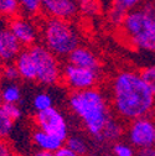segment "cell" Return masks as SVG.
I'll use <instances>...</instances> for the list:
<instances>
[{"label":"cell","mask_w":155,"mask_h":156,"mask_svg":"<svg viewBox=\"0 0 155 156\" xmlns=\"http://www.w3.org/2000/svg\"><path fill=\"white\" fill-rule=\"evenodd\" d=\"M110 102L118 118L130 122L149 116L155 109V95L140 72L122 69L110 83Z\"/></svg>","instance_id":"1"},{"label":"cell","mask_w":155,"mask_h":156,"mask_svg":"<svg viewBox=\"0 0 155 156\" xmlns=\"http://www.w3.org/2000/svg\"><path fill=\"white\" fill-rule=\"evenodd\" d=\"M68 107L94 140L113 118L107 95L96 87L83 90H71Z\"/></svg>","instance_id":"2"},{"label":"cell","mask_w":155,"mask_h":156,"mask_svg":"<svg viewBox=\"0 0 155 156\" xmlns=\"http://www.w3.org/2000/svg\"><path fill=\"white\" fill-rule=\"evenodd\" d=\"M118 29L128 45L155 53V16L143 5L128 11Z\"/></svg>","instance_id":"3"},{"label":"cell","mask_w":155,"mask_h":156,"mask_svg":"<svg viewBox=\"0 0 155 156\" xmlns=\"http://www.w3.org/2000/svg\"><path fill=\"white\" fill-rule=\"evenodd\" d=\"M40 35L42 44L57 57H67L81 45V36L68 20L47 17L40 21Z\"/></svg>","instance_id":"4"},{"label":"cell","mask_w":155,"mask_h":156,"mask_svg":"<svg viewBox=\"0 0 155 156\" xmlns=\"http://www.w3.org/2000/svg\"><path fill=\"white\" fill-rule=\"evenodd\" d=\"M36 65V82L41 86H55L62 81V67L57 57L44 44L29 47Z\"/></svg>","instance_id":"5"},{"label":"cell","mask_w":155,"mask_h":156,"mask_svg":"<svg viewBox=\"0 0 155 156\" xmlns=\"http://www.w3.org/2000/svg\"><path fill=\"white\" fill-rule=\"evenodd\" d=\"M99 81V72L68 63L62 68V83L70 90L94 88Z\"/></svg>","instance_id":"6"},{"label":"cell","mask_w":155,"mask_h":156,"mask_svg":"<svg viewBox=\"0 0 155 156\" xmlns=\"http://www.w3.org/2000/svg\"><path fill=\"white\" fill-rule=\"evenodd\" d=\"M34 123L38 129H42L52 135H56L66 141L68 138V124L65 118V115L53 107L36 112L34 116Z\"/></svg>","instance_id":"7"},{"label":"cell","mask_w":155,"mask_h":156,"mask_svg":"<svg viewBox=\"0 0 155 156\" xmlns=\"http://www.w3.org/2000/svg\"><path fill=\"white\" fill-rule=\"evenodd\" d=\"M129 144L137 149L153 146L155 136V122L149 116H142L129 122L127 129Z\"/></svg>","instance_id":"8"},{"label":"cell","mask_w":155,"mask_h":156,"mask_svg":"<svg viewBox=\"0 0 155 156\" xmlns=\"http://www.w3.org/2000/svg\"><path fill=\"white\" fill-rule=\"evenodd\" d=\"M34 17L25 16L23 14L8 20V27L13 31L16 38L21 42L24 47H30L37 44L40 37V25L32 20Z\"/></svg>","instance_id":"9"},{"label":"cell","mask_w":155,"mask_h":156,"mask_svg":"<svg viewBox=\"0 0 155 156\" xmlns=\"http://www.w3.org/2000/svg\"><path fill=\"white\" fill-rule=\"evenodd\" d=\"M41 14L47 17L72 21L80 14V6L74 0H42Z\"/></svg>","instance_id":"10"},{"label":"cell","mask_w":155,"mask_h":156,"mask_svg":"<svg viewBox=\"0 0 155 156\" xmlns=\"http://www.w3.org/2000/svg\"><path fill=\"white\" fill-rule=\"evenodd\" d=\"M23 50L24 46L8 27V25L0 29V60L4 63H11Z\"/></svg>","instance_id":"11"},{"label":"cell","mask_w":155,"mask_h":156,"mask_svg":"<svg viewBox=\"0 0 155 156\" xmlns=\"http://www.w3.org/2000/svg\"><path fill=\"white\" fill-rule=\"evenodd\" d=\"M67 62L72 63L74 66L94 69V71H98V72L102 67L101 60H99V57L96 55V52H93L91 48H88L86 46H82V45L77 46L67 56Z\"/></svg>","instance_id":"12"},{"label":"cell","mask_w":155,"mask_h":156,"mask_svg":"<svg viewBox=\"0 0 155 156\" xmlns=\"http://www.w3.org/2000/svg\"><path fill=\"white\" fill-rule=\"evenodd\" d=\"M14 63L23 81L36 82V65L29 47H24V50L16 57Z\"/></svg>","instance_id":"13"},{"label":"cell","mask_w":155,"mask_h":156,"mask_svg":"<svg viewBox=\"0 0 155 156\" xmlns=\"http://www.w3.org/2000/svg\"><path fill=\"white\" fill-rule=\"evenodd\" d=\"M31 139H32L34 145L38 150L50 151V152H55L61 146L65 145V140H62L61 138H59V136H56V135H52L42 129H38V128L32 131Z\"/></svg>","instance_id":"14"},{"label":"cell","mask_w":155,"mask_h":156,"mask_svg":"<svg viewBox=\"0 0 155 156\" xmlns=\"http://www.w3.org/2000/svg\"><path fill=\"white\" fill-rule=\"evenodd\" d=\"M122 134H123V126H122V124L117 119H115V118H112L108 122V124L106 125V128L102 131V134L96 139V141L99 143V144L113 143V141H117Z\"/></svg>","instance_id":"15"},{"label":"cell","mask_w":155,"mask_h":156,"mask_svg":"<svg viewBox=\"0 0 155 156\" xmlns=\"http://www.w3.org/2000/svg\"><path fill=\"white\" fill-rule=\"evenodd\" d=\"M2 95L4 103L17 104L21 101V88L17 82H2Z\"/></svg>","instance_id":"16"},{"label":"cell","mask_w":155,"mask_h":156,"mask_svg":"<svg viewBox=\"0 0 155 156\" xmlns=\"http://www.w3.org/2000/svg\"><path fill=\"white\" fill-rule=\"evenodd\" d=\"M65 145L72 149L73 151H76L77 154H80L81 156H87L91 149L87 140L78 135H68V138L65 141Z\"/></svg>","instance_id":"17"},{"label":"cell","mask_w":155,"mask_h":156,"mask_svg":"<svg viewBox=\"0 0 155 156\" xmlns=\"http://www.w3.org/2000/svg\"><path fill=\"white\" fill-rule=\"evenodd\" d=\"M20 14V5L17 0H0V17L10 20Z\"/></svg>","instance_id":"18"},{"label":"cell","mask_w":155,"mask_h":156,"mask_svg":"<svg viewBox=\"0 0 155 156\" xmlns=\"http://www.w3.org/2000/svg\"><path fill=\"white\" fill-rule=\"evenodd\" d=\"M20 5V12L29 17H35L41 14L42 0H17Z\"/></svg>","instance_id":"19"},{"label":"cell","mask_w":155,"mask_h":156,"mask_svg":"<svg viewBox=\"0 0 155 156\" xmlns=\"http://www.w3.org/2000/svg\"><path fill=\"white\" fill-rule=\"evenodd\" d=\"M15 120L0 107V139H8L14 129Z\"/></svg>","instance_id":"20"},{"label":"cell","mask_w":155,"mask_h":156,"mask_svg":"<svg viewBox=\"0 0 155 156\" xmlns=\"http://www.w3.org/2000/svg\"><path fill=\"white\" fill-rule=\"evenodd\" d=\"M52 97L46 93V92H41V93H37L34 99H32V107L36 112H41L45 109H49L52 107Z\"/></svg>","instance_id":"21"},{"label":"cell","mask_w":155,"mask_h":156,"mask_svg":"<svg viewBox=\"0 0 155 156\" xmlns=\"http://www.w3.org/2000/svg\"><path fill=\"white\" fill-rule=\"evenodd\" d=\"M0 80L3 82H17L19 80H21L20 74H19V71H17L14 62L4 63L2 73H0Z\"/></svg>","instance_id":"22"},{"label":"cell","mask_w":155,"mask_h":156,"mask_svg":"<svg viewBox=\"0 0 155 156\" xmlns=\"http://www.w3.org/2000/svg\"><path fill=\"white\" fill-rule=\"evenodd\" d=\"M125 15H127V12L123 11L122 9L110 5V8L108 9V21L114 27H119L124 20Z\"/></svg>","instance_id":"23"},{"label":"cell","mask_w":155,"mask_h":156,"mask_svg":"<svg viewBox=\"0 0 155 156\" xmlns=\"http://www.w3.org/2000/svg\"><path fill=\"white\" fill-rule=\"evenodd\" d=\"M112 151H113V156H137L133 145H129V144L122 143V141L114 143Z\"/></svg>","instance_id":"24"},{"label":"cell","mask_w":155,"mask_h":156,"mask_svg":"<svg viewBox=\"0 0 155 156\" xmlns=\"http://www.w3.org/2000/svg\"><path fill=\"white\" fill-rule=\"evenodd\" d=\"M145 3V0H112V5L115 8H119L123 11L128 12L137 8H140Z\"/></svg>","instance_id":"25"},{"label":"cell","mask_w":155,"mask_h":156,"mask_svg":"<svg viewBox=\"0 0 155 156\" xmlns=\"http://www.w3.org/2000/svg\"><path fill=\"white\" fill-rule=\"evenodd\" d=\"M140 74L143 77V80L145 81V83L149 86V88L151 89V92L155 95V65H150V66L142 68Z\"/></svg>","instance_id":"26"},{"label":"cell","mask_w":155,"mask_h":156,"mask_svg":"<svg viewBox=\"0 0 155 156\" xmlns=\"http://www.w3.org/2000/svg\"><path fill=\"white\" fill-rule=\"evenodd\" d=\"M2 108L11 116V118L16 122L21 118V115H23V112L20 109V107H19L17 104H14V103H3Z\"/></svg>","instance_id":"27"},{"label":"cell","mask_w":155,"mask_h":156,"mask_svg":"<svg viewBox=\"0 0 155 156\" xmlns=\"http://www.w3.org/2000/svg\"><path fill=\"white\" fill-rule=\"evenodd\" d=\"M14 150L6 139H0V156H13Z\"/></svg>","instance_id":"28"},{"label":"cell","mask_w":155,"mask_h":156,"mask_svg":"<svg viewBox=\"0 0 155 156\" xmlns=\"http://www.w3.org/2000/svg\"><path fill=\"white\" fill-rule=\"evenodd\" d=\"M53 154H55V156H81L80 154H77L76 151H73L72 149H70V147L66 146V145L61 146L59 150L55 151Z\"/></svg>","instance_id":"29"},{"label":"cell","mask_w":155,"mask_h":156,"mask_svg":"<svg viewBox=\"0 0 155 156\" xmlns=\"http://www.w3.org/2000/svg\"><path fill=\"white\" fill-rule=\"evenodd\" d=\"M137 156H155V147L154 146H149V147L139 149Z\"/></svg>","instance_id":"30"},{"label":"cell","mask_w":155,"mask_h":156,"mask_svg":"<svg viewBox=\"0 0 155 156\" xmlns=\"http://www.w3.org/2000/svg\"><path fill=\"white\" fill-rule=\"evenodd\" d=\"M143 6L151 14L155 16V0H145V3L143 4Z\"/></svg>","instance_id":"31"},{"label":"cell","mask_w":155,"mask_h":156,"mask_svg":"<svg viewBox=\"0 0 155 156\" xmlns=\"http://www.w3.org/2000/svg\"><path fill=\"white\" fill-rule=\"evenodd\" d=\"M31 156H55V154L50 152V151H44V150H38L37 149V151H35Z\"/></svg>","instance_id":"32"},{"label":"cell","mask_w":155,"mask_h":156,"mask_svg":"<svg viewBox=\"0 0 155 156\" xmlns=\"http://www.w3.org/2000/svg\"><path fill=\"white\" fill-rule=\"evenodd\" d=\"M74 2H77V4H78V6H80V8H82V6H85V5L89 4V3L96 2V0H74Z\"/></svg>","instance_id":"33"},{"label":"cell","mask_w":155,"mask_h":156,"mask_svg":"<svg viewBox=\"0 0 155 156\" xmlns=\"http://www.w3.org/2000/svg\"><path fill=\"white\" fill-rule=\"evenodd\" d=\"M3 95H2V82H0V107L3 105Z\"/></svg>","instance_id":"34"},{"label":"cell","mask_w":155,"mask_h":156,"mask_svg":"<svg viewBox=\"0 0 155 156\" xmlns=\"http://www.w3.org/2000/svg\"><path fill=\"white\" fill-rule=\"evenodd\" d=\"M4 26H6V25H5V19L0 17V29H2V27H4Z\"/></svg>","instance_id":"35"},{"label":"cell","mask_w":155,"mask_h":156,"mask_svg":"<svg viewBox=\"0 0 155 156\" xmlns=\"http://www.w3.org/2000/svg\"><path fill=\"white\" fill-rule=\"evenodd\" d=\"M3 67H4V62L0 60V73H2V69H3Z\"/></svg>","instance_id":"36"},{"label":"cell","mask_w":155,"mask_h":156,"mask_svg":"<svg viewBox=\"0 0 155 156\" xmlns=\"http://www.w3.org/2000/svg\"><path fill=\"white\" fill-rule=\"evenodd\" d=\"M153 146L155 147V136H154V144H153Z\"/></svg>","instance_id":"37"},{"label":"cell","mask_w":155,"mask_h":156,"mask_svg":"<svg viewBox=\"0 0 155 156\" xmlns=\"http://www.w3.org/2000/svg\"><path fill=\"white\" fill-rule=\"evenodd\" d=\"M104 156H112V155H104Z\"/></svg>","instance_id":"38"},{"label":"cell","mask_w":155,"mask_h":156,"mask_svg":"<svg viewBox=\"0 0 155 156\" xmlns=\"http://www.w3.org/2000/svg\"><path fill=\"white\" fill-rule=\"evenodd\" d=\"M13 156H15V155H13Z\"/></svg>","instance_id":"39"}]
</instances>
